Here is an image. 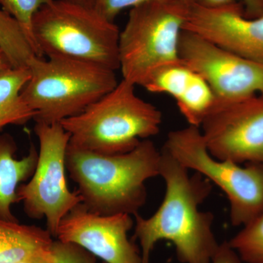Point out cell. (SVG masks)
I'll return each instance as SVG.
<instances>
[{"label": "cell", "instance_id": "1", "mask_svg": "<svg viewBox=\"0 0 263 263\" xmlns=\"http://www.w3.org/2000/svg\"><path fill=\"white\" fill-rule=\"evenodd\" d=\"M188 171L162 148L160 176L166 186L163 200L151 217L134 216L132 239L139 240L143 263H150L154 247L162 240L174 245L181 263H211L219 249L212 230L214 215L199 209L210 195L212 182L197 173L190 176Z\"/></svg>", "mask_w": 263, "mask_h": 263}, {"label": "cell", "instance_id": "2", "mask_svg": "<svg viewBox=\"0 0 263 263\" xmlns=\"http://www.w3.org/2000/svg\"><path fill=\"white\" fill-rule=\"evenodd\" d=\"M161 151L150 139L131 152L102 155L69 143L66 167L82 203L103 216H135L146 203V182L160 176Z\"/></svg>", "mask_w": 263, "mask_h": 263}, {"label": "cell", "instance_id": "3", "mask_svg": "<svg viewBox=\"0 0 263 263\" xmlns=\"http://www.w3.org/2000/svg\"><path fill=\"white\" fill-rule=\"evenodd\" d=\"M162 122V112L139 98L135 85L122 79L84 111L60 124L70 135L71 146L102 155H119L157 136Z\"/></svg>", "mask_w": 263, "mask_h": 263}, {"label": "cell", "instance_id": "4", "mask_svg": "<svg viewBox=\"0 0 263 263\" xmlns=\"http://www.w3.org/2000/svg\"><path fill=\"white\" fill-rule=\"evenodd\" d=\"M119 31L114 22L91 7L69 0H52L32 19L37 56L60 57L119 70Z\"/></svg>", "mask_w": 263, "mask_h": 263}, {"label": "cell", "instance_id": "5", "mask_svg": "<svg viewBox=\"0 0 263 263\" xmlns=\"http://www.w3.org/2000/svg\"><path fill=\"white\" fill-rule=\"evenodd\" d=\"M28 67L31 77L22 97L35 112L34 122L46 124L81 114L119 83L116 71L70 59L35 56Z\"/></svg>", "mask_w": 263, "mask_h": 263}, {"label": "cell", "instance_id": "6", "mask_svg": "<svg viewBox=\"0 0 263 263\" xmlns=\"http://www.w3.org/2000/svg\"><path fill=\"white\" fill-rule=\"evenodd\" d=\"M188 8L180 0L151 1L131 8L119 34L122 79L143 86L159 69L181 61L180 37Z\"/></svg>", "mask_w": 263, "mask_h": 263}, {"label": "cell", "instance_id": "7", "mask_svg": "<svg viewBox=\"0 0 263 263\" xmlns=\"http://www.w3.org/2000/svg\"><path fill=\"white\" fill-rule=\"evenodd\" d=\"M163 148L222 190L233 226H245L263 212V164L218 160L208 151L200 128L192 125L169 133Z\"/></svg>", "mask_w": 263, "mask_h": 263}, {"label": "cell", "instance_id": "8", "mask_svg": "<svg viewBox=\"0 0 263 263\" xmlns=\"http://www.w3.org/2000/svg\"><path fill=\"white\" fill-rule=\"evenodd\" d=\"M35 123L40 144L37 165L29 182L19 185L17 195L28 217L46 219L48 232L56 238L62 219L82 200L77 191L69 190L66 179L70 135L60 123Z\"/></svg>", "mask_w": 263, "mask_h": 263}, {"label": "cell", "instance_id": "9", "mask_svg": "<svg viewBox=\"0 0 263 263\" xmlns=\"http://www.w3.org/2000/svg\"><path fill=\"white\" fill-rule=\"evenodd\" d=\"M209 153L238 164H263V95L216 100L200 125Z\"/></svg>", "mask_w": 263, "mask_h": 263}, {"label": "cell", "instance_id": "10", "mask_svg": "<svg viewBox=\"0 0 263 263\" xmlns=\"http://www.w3.org/2000/svg\"><path fill=\"white\" fill-rule=\"evenodd\" d=\"M181 61L209 83L216 100H238L263 95V64L251 61L183 30L180 37Z\"/></svg>", "mask_w": 263, "mask_h": 263}, {"label": "cell", "instance_id": "11", "mask_svg": "<svg viewBox=\"0 0 263 263\" xmlns=\"http://www.w3.org/2000/svg\"><path fill=\"white\" fill-rule=\"evenodd\" d=\"M135 226L127 214L103 216L79 204L62 219L57 240L80 246L105 263H143L128 233Z\"/></svg>", "mask_w": 263, "mask_h": 263}, {"label": "cell", "instance_id": "12", "mask_svg": "<svg viewBox=\"0 0 263 263\" xmlns=\"http://www.w3.org/2000/svg\"><path fill=\"white\" fill-rule=\"evenodd\" d=\"M183 30L238 56L263 64V16L249 18L241 3L189 5Z\"/></svg>", "mask_w": 263, "mask_h": 263}, {"label": "cell", "instance_id": "13", "mask_svg": "<svg viewBox=\"0 0 263 263\" xmlns=\"http://www.w3.org/2000/svg\"><path fill=\"white\" fill-rule=\"evenodd\" d=\"M16 142L10 134H0V218L18 221L12 212L13 204L18 202L19 185L32 177L38 160V152L32 146L28 155L15 158Z\"/></svg>", "mask_w": 263, "mask_h": 263}, {"label": "cell", "instance_id": "14", "mask_svg": "<svg viewBox=\"0 0 263 263\" xmlns=\"http://www.w3.org/2000/svg\"><path fill=\"white\" fill-rule=\"evenodd\" d=\"M52 238L47 229L0 218V263H18L46 252Z\"/></svg>", "mask_w": 263, "mask_h": 263}, {"label": "cell", "instance_id": "15", "mask_svg": "<svg viewBox=\"0 0 263 263\" xmlns=\"http://www.w3.org/2000/svg\"><path fill=\"white\" fill-rule=\"evenodd\" d=\"M30 77L29 67L0 70V130L8 125H24L36 117L22 97Z\"/></svg>", "mask_w": 263, "mask_h": 263}, {"label": "cell", "instance_id": "16", "mask_svg": "<svg viewBox=\"0 0 263 263\" xmlns=\"http://www.w3.org/2000/svg\"><path fill=\"white\" fill-rule=\"evenodd\" d=\"M0 48L14 68L28 67L29 61L37 56L21 24L3 10H0Z\"/></svg>", "mask_w": 263, "mask_h": 263}, {"label": "cell", "instance_id": "17", "mask_svg": "<svg viewBox=\"0 0 263 263\" xmlns=\"http://www.w3.org/2000/svg\"><path fill=\"white\" fill-rule=\"evenodd\" d=\"M215 94L200 74L195 76L181 96L176 100L178 108L189 125L200 127L216 103Z\"/></svg>", "mask_w": 263, "mask_h": 263}, {"label": "cell", "instance_id": "18", "mask_svg": "<svg viewBox=\"0 0 263 263\" xmlns=\"http://www.w3.org/2000/svg\"><path fill=\"white\" fill-rule=\"evenodd\" d=\"M195 74V70L179 62L156 71L143 87L150 92L168 95L176 100L184 92Z\"/></svg>", "mask_w": 263, "mask_h": 263}, {"label": "cell", "instance_id": "19", "mask_svg": "<svg viewBox=\"0 0 263 263\" xmlns=\"http://www.w3.org/2000/svg\"><path fill=\"white\" fill-rule=\"evenodd\" d=\"M242 262L263 263V212L228 241Z\"/></svg>", "mask_w": 263, "mask_h": 263}, {"label": "cell", "instance_id": "20", "mask_svg": "<svg viewBox=\"0 0 263 263\" xmlns=\"http://www.w3.org/2000/svg\"><path fill=\"white\" fill-rule=\"evenodd\" d=\"M51 1L52 0H0V5L3 8L2 10L13 17L21 24L34 48L32 35L33 17L41 7Z\"/></svg>", "mask_w": 263, "mask_h": 263}, {"label": "cell", "instance_id": "21", "mask_svg": "<svg viewBox=\"0 0 263 263\" xmlns=\"http://www.w3.org/2000/svg\"><path fill=\"white\" fill-rule=\"evenodd\" d=\"M47 255L51 263H98L95 255L80 246L60 240H53Z\"/></svg>", "mask_w": 263, "mask_h": 263}, {"label": "cell", "instance_id": "22", "mask_svg": "<svg viewBox=\"0 0 263 263\" xmlns=\"http://www.w3.org/2000/svg\"><path fill=\"white\" fill-rule=\"evenodd\" d=\"M151 1L160 0H91L93 9L110 22H114L116 17L122 10L135 8Z\"/></svg>", "mask_w": 263, "mask_h": 263}, {"label": "cell", "instance_id": "23", "mask_svg": "<svg viewBox=\"0 0 263 263\" xmlns=\"http://www.w3.org/2000/svg\"><path fill=\"white\" fill-rule=\"evenodd\" d=\"M196 3L206 6H218L231 3H240L249 18L263 16V0H197Z\"/></svg>", "mask_w": 263, "mask_h": 263}, {"label": "cell", "instance_id": "24", "mask_svg": "<svg viewBox=\"0 0 263 263\" xmlns=\"http://www.w3.org/2000/svg\"><path fill=\"white\" fill-rule=\"evenodd\" d=\"M211 263H242V260L234 249L230 247L228 241H226L219 245Z\"/></svg>", "mask_w": 263, "mask_h": 263}, {"label": "cell", "instance_id": "25", "mask_svg": "<svg viewBox=\"0 0 263 263\" xmlns=\"http://www.w3.org/2000/svg\"><path fill=\"white\" fill-rule=\"evenodd\" d=\"M48 250L46 252H42V253L31 256L28 258L24 259L18 263H51L48 257Z\"/></svg>", "mask_w": 263, "mask_h": 263}, {"label": "cell", "instance_id": "26", "mask_svg": "<svg viewBox=\"0 0 263 263\" xmlns=\"http://www.w3.org/2000/svg\"><path fill=\"white\" fill-rule=\"evenodd\" d=\"M10 67H12V66L10 65L8 57H6L4 52L2 51L1 48H0V70H4V69Z\"/></svg>", "mask_w": 263, "mask_h": 263}, {"label": "cell", "instance_id": "27", "mask_svg": "<svg viewBox=\"0 0 263 263\" xmlns=\"http://www.w3.org/2000/svg\"><path fill=\"white\" fill-rule=\"evenodd\" d=\"M69 1L78 3V4L85 5V6L91 7V8H92L91 0H69Z\"/></svg>", "mask_w": 263, "mask_h": 263}, {"label": "cell", "instance_id": "28", "mask_svg": "<svg viewBox=\"0 0 263 263\" xmlns=\"http://www.w3.org/2000/svg\"><path fill=\"white\" fill-rule=\"evenodd\" d=\"M180 1L182 2L184 4L191 5L193 3H196L197 0H180Z\"/></svg>", "mask_w": 263, "mask_h": 263}]
</instances>
